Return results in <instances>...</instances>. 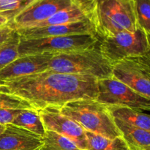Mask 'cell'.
<instances>
[{"instance_id": "3957f363", "label": "cell", "mask_w": 150, "mask_h": 150, "mask_svg": "<svg viewBox=\"0 0 150 150\" xmlns=\"http://www.w3.org/2000/svg\"><path fill=\"white\" fill-rule=\"evenodd\" d=\"M46 62L47 70L56 73L90 76L98 80L112 76V64L103 57L99 43L83 51L48 54Z\"/></svg>"}, {"instance_id": "5bb4252c", "label": "cell", "mask_w": 150, "mask_h": 150, "mask_svg": "<svg viewBox=\"0 0 150 150\" xmlns=\"http://www.w3.org/2000/svg\"><path fill=\"white\" fill-rule=\"evenodd\" d=\"M122 137L131 150H150V130L133 127L114 120Z\"/></svg>"}, {"instance_id": "cb8c5ba5", "label": "cell", "mask_w": 150, "mask_h": 150, "mask_svg": "<svg viewBox=\"0 0 150 150\" xmlns=\"http://www.w3.org/2000/svg\"><path fill=\"white\" fill-rule=\"evenodd\" d=\"M13 30L9 24L0 27V45L8 39Z\"/></svg>"}, {"instance_id": "d4e9b609", "label": "cell", "mask_w": 150, "mask_h": 150, "mask_svg": "<svg viewBox=\"0 0 150 150\" xmlns=\"http://www.w3.org/2000/svg\"><path fill=\"white\" fill-rule=\"evenodd\" d=\"M9 23H10V21H9L8 19L5 16L0 14V27L1 26H6V25H8Z\"/></svg>"}, {"instance_id": "8fae6325", "label": "cell", "mask_w": 150, "mask_h": 150, "mask_svg": "<svg viewBox=\"0 0 150 150\" xmlns=\"http://www.w3.org/2000/svg\"><path fill=\"white\" fill-rule=\"evenodd\" d=\"M17 32L22 39H37L47 37L79 35H95L93 25L89 18L65 24L26 28L18 29Z\"/></svg>"}, {"instance_id": "7a4b0ae2", "label": "cell", "mask_w": 150, "mask_h": 150, "mask_svg": "<svg viewBox=\"0 0 150 150\" xmlns=\"http://www.w3.org/2000/svg\"><path fill=\"white\" fill-rule=\"evenodd\" d=\"M89 19L100 41L120 32H134L139 28L134 0H94Z\"/></svg>"}, {"instance_id": "5b68a950", "label": "cell", "mask_w": 150, "mask_h": 150, "mask_svg": "<svg viewBox=\"0 0 150 150\" xmlns=\"http://www.w3.org/2000/svg\"><path fill=\"white\" fill-rule=\"evenodd\" d=\"M95 35L47 37L37 39H20L19 57L42 54H68L89 49L99 43Z\"/></svg>"}, {"instance_id": "4fadbf2b", "label": "cell", "mask_w": 150, "mask_h": 150, "mask_svg": "<svg viewBox=\"0 0 150 150\" xmlns=\"http://www.w3.org/2000/svg\"><path fill=\"white\" fill-rule=\"evenodd\" d=\"M47 57L48 54L19 57L0 71V81L45 71L47 70Z\"/></svg>"}, {"instance_id": "277c9868", "label": "cell", "mask_w": 150, "mask_h": 150, "mask_svg": "<svg viewBox=\"0 0 150 150\" xmlns=\"http://www.w3.org/2000/svg\"><path fill=\"white\" fill-rule=\"evenodd\" d=\"M59 110L63 115L80 125L86 131L110 139L122 136L106 105L95 99L71 101Z\"/></svg>"}, {"instance_id": "9c48e42d", "label": "cell", "mask_w": 150, "mask_h": 150, "mask_svg": "<svg viewBox=\"0 0 150 150\" xmlns=\"http://www.w3.org/2000/svg\"><path fill=\"white\" fill-rule=\"evenodd\" d=\"M79 0H35L9 23L13 29L31 27Z\"/></svg>"}, {"instance_id": "4316f807", "label": "cell", "mask_w": 150, "mask_h": 150, "mask_svg": "<svg viewBox=\"0 0 150 150\" xmlns=\"http://www.w3.org/2000/svg\"><path fill=\"white\" fill-rule=\"evenodd\" d=\"M129 150H131V149H129Z\"/></svg>"}, {"instance_id": "2e32d148", "label": "cell", "mask_w": 150, "mask_h": 150, "mask_svg": "<svg viewBox=\"0 0 150 150\" xmlns=\"http://www.w3.org/2000/svg\"><path fill=\"white\" fill-rule=\"evenodd\" d=\"M32 108L29 103L11 95L0 93V124H12L16 116L23 109Z\"/></svg>"}, {"instance_id": "7c38bea8", "label": "cell", "mask_w": 150, "mask_h": 150, "mask_svg": "<svg viewBox=\"0 0 150 150\" xmlns=\"http://www.w3.org/2000/svg\"><path fill=\"white\" fill-rule=\"evenodd\" d=\"M42 144V136L13 124L0 135V150H39Z\"/></svg>"}, {"instance_id": "ba28073f", "label": "cell", "mask_w": 150, "mask_h": 150, "mask_svg": "<svg viewBox=\"0 0 150 150\" xmlns=\"http://www.w3.org/2000/svg\"><path fill=\"white\" fill-rule=\"evenodd\" d=\"M38 111L45 130L55 132L71 140L80 149L87 150L86 130L80 125L61 114L57 108H47Z\"/></svg>"}, {"instance_id": "e0dca14e", "label": "cell", "mask_w": 150, "mask_h": 150, "mask_svg": "<svg viewBox=\"0 0 150 150\" xmlns=\"http://www.w3.org/2000/svg\"><path fill=\"white\" fill-rule=\"evenodd\" d=\"M12 124L43 137L45 133L39 111L33 108L23 109L16 116Z\"/></svg>"}, {"instance_id": "6da1fadb", "label": "cell", "mask_w": 150, "mask_h": 150, "mask_svg": "<svg viewBox=\"0 0 150 150\" xmlns=\"http://www.w3.org/2000/svg\"><path fill=\"white\" fill-rule=\"evenodd\" d=\"M98 79L45 70L42 73L0 81V93L17 98L35 109L57 108L71 101L96 99Z\"/></svg>"}, {"instance_id": "ffe728a7", "label": "cell", "mask_w": 150, "mask_h": 150, "mask_svg": "<svg viewBox=\"0 0 150 150\" xmlns=\"http://www.w3.org/2000/svg\"><path fill=\"white\" fill-rule=\"evenodd\" d=\"M42 141L39 150H83L67 138L51 130H45Z\"/></svg>"}, {"instance_id": "44dd1931", "label": "cell", "mask_w": 150, "mask_h": 150, "mask_svg": "<svg viewBox=\"0 0 150 150\" xmlns=\"http://www.w3.org/2000/svg\"><path fill=\"white\" fill-rule=\"evenodd\" d=\"M134 8L138 27L150 38V0H134Z\"/></svg>"}, {"instance_id": "8992f818", "label": "cell", "mask_w": 150, "mask_h": 150, "mask_svg": "<svg viewBox=\"0 0 150 150\" xmlns=\"http://www.w3.org/2000/svg\"><path fill=\"white\" fill-rule=\"evenodd\" d=\"M99 48L103 57L113 65L125 59L147 52L150 48V38L139 27L134 32L123 31L101 40Z\"/></svg>"}, {"instance_id": "603a6c76", "label": "cell", "mask_w": 150, "mask_h": 150, "mask_svg": "<svg viewBox=\"0 0 150 150\" xmlns=\"http://www.w3.org/2000/svg\"><path fill=\"white\" fill-rule=\"evenodd\" d=\"M130 59L150 75V48L143 55L132 57Z\"/></svg>"}, {"instance_id": "7402d4cb", "label": "cell", "mask_w": 150, "mask_h": 150, "mask_svg": "<svg viewBox=\"0 0 150 150\" xmlns=\"http://www.w3.org/2000/svg\"><path fill=\"white\" fill-rule=\"evenodd\" d=\"M34 1L35 0H0V14L5 16L10 23L18 14Z\"/></svg>"}, {"instance_id": "9a60e30c", "label": "cell", "mask_w": 150, "mask_h": 150, "mask_svg": "<svg viewBox=\"0 0 150 150\" xmlns=\"http://www.w3.org/2000/svg\"><path fill=\"white\" fill-rule=\"evenodd\" d=\"M110 114L114 120L122 122L123 123L144 129L150 130V115L145 114L141 111L133 109L125 106L118 105H106Z\"/></svg>"}, {"instance_id": "52a82bcc", "label": "cell", "mask_w": 150, "mask_h": 150, "mask_svg": "<svg viewBox=\"0 0 150 150\" xmlns=\"http://www.w3.org/2000/svg\"><path fill=\"white\" fill-rule=\"evenodd\" d=\"M96 100L105 105L125 106L138 111H150V99L139 95L114 77L98 81Z\"/></svg>"}, {"instance_id": "30bf717a", "label": "cell", "mask_w": 150, "mask_h": 150, "mask_svg": "<svg viewBox=\"0 0 150 150\" xmlns=\"http://www.w3.org/2000/svg\"><path fill=\"white\" fill-rule=\"evenodd\" d=\"M112 76L139 95L150 99V75L130 58L114 63Z\"/></svg>"}, {"instance_id": "d6986e66", "label": "cell", "mask_w": 150, "mask_h": 150, "mask_svg": "<svg viewBox=\"0 0 150 150\" xmlns=\"http://www.w3.org/2000/svg\"><path fill=\"white\" fill-rule=\"evenodd\" d=\"M20 35L14 29L8 39L0 45V71L19 57Z\"/></svg>"}, {"instance_id": "484cf974", "label": "cell", "mask_w": 150, "mask_h": 150, "mask_svg": "<svg viewBox=\"0 0 150 150\" xmlns=\"http://www.w3.org/2000/svg\"><path fill=\"white\" fill-rule=\"evenodd\" d=\"M4 129H5V125H2L0 124V135L2 133V132L4 131Z\"/></svg>"}, {"instance_id": "ac0fdd59", "label": "cell", "mask_w": 150, "mask_h": 150, "mask_svg": "<svg viewBox=\"0 0 150 150\" xmlns=\"http://www.w3.org/2000/svg\"><path fill=\"white\" fill-rule=\"evenodd\" d=\"M87 150H129L122 136L110 139L100 135L86 131Z\"/></svg>"}]
</instances>
